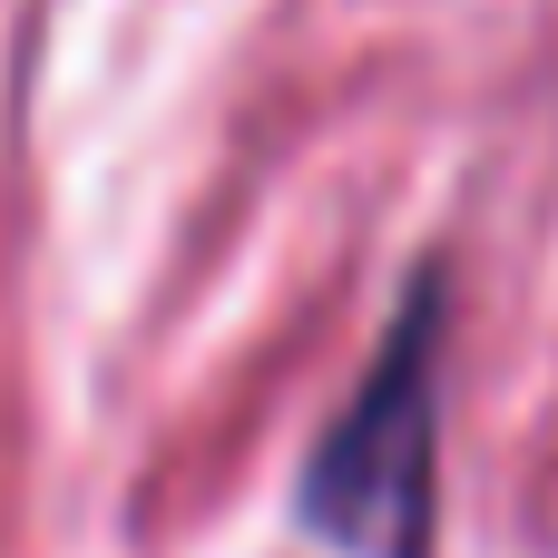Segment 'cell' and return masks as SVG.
Here are the masks:
<instances>
[{
    "label": "cell",
    "instance_id": "obj_1",
    "mask_svg": "<svg viewBox=\"0 0 558 558\" xmlns=\"http://www.w3.org/2000/svg\"><path fill=\"white\" fill-rule=\"evenodd\" d=\"M441 373H451V275L422 265L402 284L392 333L373 343L363 383L324 422L294 471L304 539L343 558H432L441 549Z\"/></svg>",
    "mask_w": 558,
    "mask_h": 558
}]
</instances>
